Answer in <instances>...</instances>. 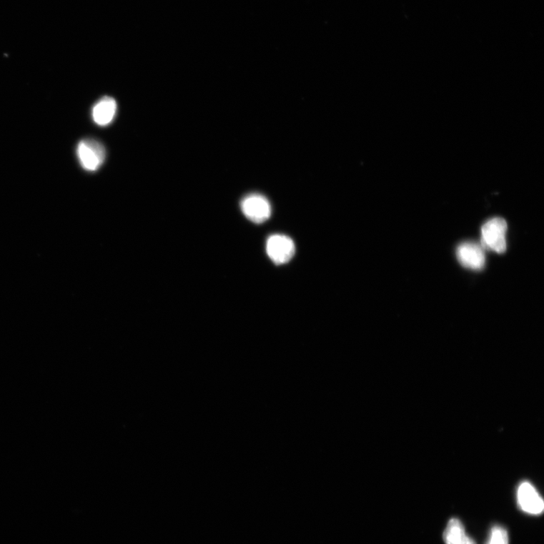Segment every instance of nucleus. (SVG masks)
<instances>
[{
	"label": "nucleus",
	"instance_id": "nucleus-1",
	"mask_svg": "<svg viewBox=\"0 0 544 544\" xmlns=\"http://www.w3.org/2000/svg\"><path fill=\"white\" fill-rule=\"evenodd\" d=\"M508 224L502 218L488 221L482 229L483 247L503 254L507 249Z\"/></svg>",
	"mask_w": 544,
	"mask_h": 544
},
{
	"label": "nucleus",
	"instance_id": "nucleus-2",
	"mask_svg": "<svg viewBox=\"0 0 544 544\" xmlns=\"http://www.w3.org/2000/svg\"><path fill=\"white\" fill-rule=\"evenodd\" d=\"M76 153L79 164L89 172L98 170L106 158L104 145L94 139H86L79 142Z\"/></svg>",
	"mask_w": 544,
	"mask_h": 544
},
{
	"label": "nucleus",
	"instance_id": "nucleus-3",
	"mask_svg": "<svg viewBox=\"0 0 544 544\" xmlns=\"http://www.w3.org/2000/svg\"><path fill=\"white\" fill-rule=\"evenodd\" d=\"M267 252L275 264H283L294 257L296 247L290 237L284 234H274L268 239Z\"/></svg>",
	"mask_w": 544,
	"mask_h": 544
},
{
	"label": "nucleus",
	"instance_id": "nucleus-4",
	"mask_svg": "<svg viewBox=\"0 0 544 544\" xmlns=\"http://www.w3.org/2000/svg\"><path fill=\"white\" fill-rule=\"evenodd\" d=\"M241 207L244 215L254 223H263L267 221L272 214V207L269 201L260 194L247 196L244 198Z\"/></svg>",
	"mask_w": 544,
	"mask_h": 544
},
{
	"label": "nucleus",
	"instance_id": "nucleus-5",
	"mask_svg": "<svg viewBox=\"0 0 544 544\" xmlns=\"http://www.w3.org/2000/svg\"><path fill=\"white\" fill-rule=\"evenodd\" d=\"M458 260L464 267L473 270L483 269L485 257L483 247L473 242L463 243L457 250Z\"/></svg>",
	"mask_w": 544,
	"mask_h": 544
},
{
	"label": "nucleus",
	"instance_id": "nucleus-6",
	"mask_svg": "<svg viewBox=\"0 0 544 544\" xmlns=\"http://www.w3.org/2000/svg\"><path fill=\"white\" fill-rule=\"evenodd\" d=\"M519 506L523 511L532 515H540L544 509V503L536 489L528 483L520 485L517 493Z\"/></svg>",
	"mask_w": 544,
	"mask_h": 544
},
{
	"label": "nucleus",
	"instance_id": "nucleus-7",
	"mask_svg": "<svg viewBox=\"0 0 544 544\" xmlns=\"http://www.w3.org/2000/svg\"><path fill=\"white\" fill-rule=\"evenodd\" d=\"M117 110L116 101L112 97H104L92 109V119L100 127L108 126L114 121Z\"/></svg>",
	"mask_w": 544,
	"mask_h": 544
},
{
	"label": "nucleus",
	"instance_id": "nucleus-8",
	"mask_svg": "<svg viewBox=\"0 0 544 544\" xmlns=\"http://www.w3.org/2000/svg\"><path fill=\"white\" fill-rule=\"evenodd\" d=\"M445 544H476L470 538L461 522L458 519H451L443 534Z\"/></svg>",
	"mask_w": 544,
	"mask_h": 544
},
{
	"label": "nucleus",
	"instance_id": "nucleus-9",
	"mask_svg": "<svg viewBox=\"0 0 544 544\" xmlns=\"http://www.w3.org/2000/svg\"><path fill=\"white\" fill-rule=\"evenodd\" d=\"M487 544H509L507 530L500 526H495L490 530V535Z\"/></svg>",
	"mask_w": 544,
	"mask_h": 544
}]
</instances>
